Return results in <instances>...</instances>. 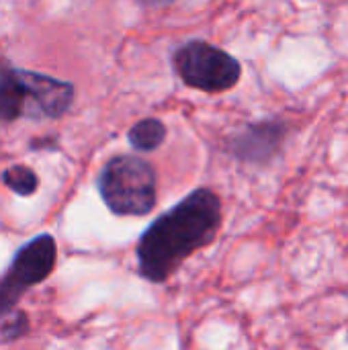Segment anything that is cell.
<instances>
[{"label":"cell","mask_w":348,"mask_h":350,"mask_svg":"<svg viewBox=\"0 0 348 350\" xmlns=\"http://www.w3.org/2000/svg\"><path fill=\"white\" fill-rule=\"evenodd\" d=\"M222 226V201L211 189H197L162 213L137 242V271L164 283L197 250L209 246Z\"/></svg>","instance_id":"cell-1"},{"label":"cell","mask_w":348,"mask_h":350,"mask_svg":"<svg viewBox=\"0 0 348 350\" xmlns=\"http://www.w3.org/2000/svg\"><path fill=\"white\" fill-rule=\"evenodd\" d=\"M98 193L115 215H148L156 205V170L144 158L117 156L103 166Z\"/></svg>","instance_id":"cell-2"},{"label":"cell","mask_w":348,"mask_h":350,"mask_svg":"<svg viewBox=\"0 0 348 350\" xmlns=\"http://www.w3.org/2000/svg\"><path fill=\"white\" fill-rule=\"evenodd\" d=\"M174 68L185 84L203 92L230 90L240 80V64L219 47L191 41L174 53Z\"/></svg>","instance_id":"cell-3"},{"label":"cell","mask_w":348,"mask_h":350,"mask_svg":"<svg viewBox=\"0 0 348 350\" xmlns=\"http://www.w3.org/2000/svg\"><path fill=\"white\" fill-rule=\"evenodd\" d=\"M55 240L49 234L33 238L14 254L8 273L0 279V316L8 314L29 287L49 277L55 265Z\"/></svg>","instance_id":"cell-4"},{"label":"cell","mask_w":348,"mask_h":350,"mask_svg":"<svg viewBox=\"0 0 348 350\" xmlns=\"http://www.w3.org/2000/svg\"><path fill=\"white\" fill-rule=\"evenodd\" d=\"M27 82V115L29 117H59L74 100V86L70 82L23 70Z\"/></svg>","instance_id":"cell-5"},{"label":"cell","mask_w":348,"mask_h":350,"mask_svg":"<svg viewBox=\"0 0 348 350\" xmlns=\"http://www.w3.org/2000/svg\"><path fill=\"white\" fill-rule=\"evenodd\" d=\"M283 142V125L279 123H258L246 127L234 139V154L244 162H265L269 160Z\"/></svg>","instance_id":"cell-6"},{"label":"cell","mask_w":348,"mask_h":350,"mask_svg":"<svg viewBox=\"0 0 348 350\" xmlns=\"http://www.w3.org/2000/svg\"><path fill=\"white\" fill-rule=\"evenodd\" d=\"M21 115H27L25 74L0 57V121H14Z\"/></svg>","instance_id":"cell-7"},{"label":"cell","mask_w":348,"mask_h":350,"mask_svg":"<svg viewBox=\"0 0 348 350\" xmlns=\"http://www.w3.org/2000/svg\"><path fill=\"white\" fill-rule=\"evenodd\" d=\"M166 127L158 119H142L129 129V144L139 152H152L162 146Z\"/></svg>","instance_id":"cell-8"},{"label":"cell","mask_w":348,"mask_h":350,"mask_svg":"<svg viewBox=\"0 0 348 350\" xmlns=\"http://www.w3.org/2000/svg\"><path fill=\"white\" fill-rule=\"evenodd\" d=\"M4 185L16 195H33L37 191V174L27 166H12L2 176Z\"/></svg>","instance_id":"cell-9"},{"label":"cell","mask_w":348,"mask_h":350,"mask_svg":"<svg viewBox=\"0 0 348 350\" xmlns=\"http://www.w3.org/2000/svg\"><path fill=\"white\" fill-rule=\"evenodd\" d=\"M144 4H150V6H164V4H170L174 0H142Z\"/></svg>","instance_id":"cell-10"}]
</instances>
